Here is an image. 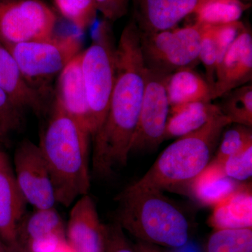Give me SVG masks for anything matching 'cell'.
I'll return each instance as SVG.
<instances>
[{"instance_id":"6da1fadb","label":"cell","mask_w":252,"mask_h":252,"mask_svg":"<svg viewBox=\"0 0 252 252\" xmlns=\"http://www.w3.org/2000/svg\"><path fill=\"white\" fill-rule=\"evenodd\" d=\"M145 72L140 28L132 18L116 47L115 81L105 120L93 137L96 175L107 177L127 163L143 101Z\"/></svg>"},{"instance_id":"7a4b0ae2","label":"cell","mask_w":252,"mask_h":252,"mask_svg":"<svg viewBox=\"0 0 252 252\" xmlns=\"http://www.w3.org/2000/svg\"><path fill=\"white\" fill-rule=\"evenodd\" d=\"M87 131L55 102L39 148L49 170L56 203L70 207L91 187Z\"/></svg>"},{"instance_id":"3957f363","label":"cell","mask_w":252,"mask_h":252,"mask_svg":"<svg viewBox=\"0 0 252 252\" xmlns=\"http://www.w3.org/2000/svg\"><path fill=\"white\" fill-rule=\"evenodd\" d=\"M117 221L141 243L182 248L190 238V225L184 212L161 191L132 190L117 195Z\"/></svg>"},{"instance_id":"277c9868","label":"cell","mask_w":252,"mask_h":252,"mask_svg":"<svg viewBox=\"0 0 252 252\" xmlns=\"http://www.w3.org/2000/svg\"><path fill=\"white\" fill-rule=\"evenodd\" d=\"M230 124V119L220 109L203 127L170 144L145 175L127 187L132 190L162 192L193 180L210 163L221 134Z\"/></svg>"},{"instance_id":"5b68a950","label":"cell","mask_w":252,"mask_h":252,"mask_svg":"<svg viewBox=\"0 0 252 252\" xmlns=\"http://www.w3.org/2000/svg\"><path fill=\"white\" fill-rule=\"evenodd\" d=\"M109 22L105 19L97 23L91 45L81 53L92 137L105 120L115 81L117 45Z\"/></svg>"},{"instance_id":"8992f818","label":"cell","mask_w":252,"mask_h":252,"mask_svg":"<svg viewBox=\"0 0 252 252\" xmlns=\"http://www.w3.org/2000/svg\"><path fill=\"white\" fill-rule=\"evenodd\" d=\"M5 46L23 79L42 96L53 79L82 51L80 36L74 34Z\"/></svg>"},{"instance_id":"52a82bcc","label":"cell","mask_w":252,"mask_h":252,"mask_svg":"<svg viewBox=\"0 0 252 252\" xmlns=\"http://www.w3.org/2000/svg\"><path fill=\"white\" fill-rule=\"evenodd\" d=\"M202 34L203 28L198 23L151 34L141 32L146 67L166 74L193 68L200 62Z\"/></svg>"},{"instance_id":"ba28073f","label":"cell","mask_w":252,"mask_h":252,"mask_svg":"<svg viewBox=\"0 0 252 252\" xmlns=\"http://www.w3.org/2000/svg\"><path fill=\"white\" fill-rule=\"evenodd\" d=\"M56 16L41 0H0V43L15 45L54 36Z\"/></svg>"},{"instance_id":"9c48e42d","label":"cell","mask_w":252,"mask_h":252,"mask_svg":"<svg viewBox=\"0 0 252 252\" xmlns=\"http://www.w3.org/2000/svg\"><path fill=\"white\" fill-rule=\"evenodd\" d=\"M168 75L146 67L143 101L131 144L130 154L154 150L165 140L170 108L166 91Z\"/></svg>"},{"instance_id":"30bf717a","label":"cell","mask_w":252,"mask_h":252,"mask_svg":"<svg viewBox=\"0 0 252 252\" xmlns=\"http://www.w3.org/2000/svg\"><path fill=\"white\" fill-rule=\"evenodd\" d=\"M14 171L18 187L28 204L34 209L55 206L52 182L39 145L30 140L19 144L15 152Z\"/></svg>"},{"instance_id":"8fae6325","label":"cell","mask_w":252,"mask_h":252,"mask_svg":"<svg viewBox=\"0 0 252 252\" xmlns=\"http://www.w3.org/2000/svg\"><path fill=\"white\" fill-rule=\"evenodd\" d=\"M105 225L89 194L74 202L65 228L66 242L73 252H104Z\"/></svg>"},{"instance_id":"7c38bea8","label":"cell","mask_w":252,"mask_h":252,"mask_svg":"<svg viewBox=\"0 0 252 252\" xmlns=\"http://www.w3.org/2000/svg\"><path fill=\"white\" fill-rule=\"evenodd\" d=\"M252 77V34L245 28L217 68L212 100L246 85Z\"/></svg>"},{"instance_id":"4fadbf2b","label":"cell","mask_w":252,"mask_h":252,"mask_svg":"<svg viewBox=\"0 0 252 252\" xmlns=\"http://www.w3.org/2000/svg\"><path fill=\"white\" fill-rule=\"evenodd\" d=\"M27 204L9 159L0 152V238L8 250L17 246V228L26 214Z\"/></svg>"},{"instance_id":"5bb4252c","label":"cell","mask_w":252,"mask_h":252,"mask_svg":"<svg viewBox=\"0 0 252 252\" xmlns=\"http://www.w3.org/2000/svg\"><path fill=\"white\" fill-rule=\"evenodd\" d=\"M135 20L145 34L175 28L184 18L193 14L200 0H131Z\"/></svg>"},{"instance_id":"9a60e30c","label":"cell","mask_w":252,"mask_h":252,"mask_svg":"<svg viewBox=\"0 0 252 252\" xmlns=\"http://www.w3.org/2000/svg\"><path fill=\"white\" fill-rule=\"evenodd\" d=\"M81 53L58 77L56 103L92 137L90 114L81 72Z\"/></svg>"},{"instance_id":"2e32d148","label":"cell","mask_w":252,"mask_h":252,"mask_svg":"<svg viewBox=\"0 0 252 252\" xmlns=\"http://www.w3.org/2000/svg\"><path fill=\"white\" fill-rule=\"evenodd\" d=\"M0 88L21 107L39 113L44 109L43 96L28 85L20 72L14 58L0 43Z\"/></svg>"},{"instance_id":"e0dca14e","label":"cell","mask_w":252,"mask_h":252,"mask_svg":"<svg viewBox=\"0 0 252 252\" xmlns=\"http://www.w3.org/2000/svg\"><path fill=\"white\" fill-rule=\"evenodd\" d=\"M252 197L249 188L238 187L214 206L210 223L215 230L252 228Z\"/></svg>"},{"instance_id":"ac0fdd59","label":"cell","mask_w":252,"mask_h":252,"mask_svg":"<svg viewBox=\"0 0 252 252\" xmlns=\"http://www.w3.org/2000/svg\"><path fill=\"white\" fill-rule=\"evenodd\" d=\"M220 111V106L204 101L170 107L165 140L180 137L198 130Z\"/></svg>"},{"instance_id":"d6986e66","label":"cell","mask_w":252,"mask_h":252,"mask_svg":"<svg viewBox=\"0 0 252 252\" xmlns=\"http://www.w3.org/2000/svg\"><path fill=\"white\" fill-rule=\"evenodd\" d=\"M166 91L170 107L189 102H211L212 90L206 79L193 68H183L167 78Z\"/></svg>"},{"instance_id":"ffe728a7","label":"cell","mask_w":252,"mask_h":252,"mask_svg":"<svg viewBox=\"0 0 252 252\" xmlns=\"http://www.w3.org/2000/svg\"><path fill=\"white\" fill-rule=\"evenodd\" d=\"M65 235V226L63 219L55 207L34 209L25 214L17 228V246L53 235Z\"/></svg>"},{"instance_id":"44dd1931","label":"cell","mask_w":252,"mask_h":252,"mask_svg":"<svg viewBox=\"0 0 252 252\" xmlns=\"http://www.w3.org/2000/svg\"><path fill=\"white\" fill-rule=\"evenodd\" d=\"M234 180L228 178L223 165L215 160L210 162L201 173L192 180V190L198 200L215 206L238 188Z\"/></svg>"},{"instance_id":"7402d4cb","label":"cell","mask_w":252,"mask_h":252,"mask_svg":"<svg viewBox=\"0 0 252 252\" xmlns=\"http://www.w3.org/2000/svg\"><path fill=\"white\" fill-rule=\"evenodd\" d=\"M248 8L240 0H200L193 14L195 23L218 26L240 21Z\"/></svg>"},{"instance_id":"603a6c76","label":"cell","mask_w":252,"mask_h":252,"mask_svg":"<svg viewBox=\"0 0 252 252\" xmlns=\"http://www.w3.org/2000/svg\"><path fill=\"white\" fill-rule=\"evenodd\" d=\"M222 97H224V99L220 108L232 124L252 127V84H246L233 89Z\"/></svg>"},{"instance_id":"cb8c5ba5","label":"cell","mask_w":252,"mask_h":252,"mask_svg":"<svg viewBox=\"0 0 252 252\" xmlns=\"http://www.w3.org/2000/svg\"><path fill=\"white\" fill-rule=\"evenodd\" d=\"M205 252H252V228L215 230Z\"/></svg>"},{"instance_id":"d4e9b609","label":"cell","mask_w":252,"mask_h":252,"mask_svg":"<svg viewBox=\"0 0 252 252\" xmlns=\"http://www.w3.org/2000/svg\"><path fill=\"white\" fill-rule=\"evenodd\" d=\"M61 14L81 31L94 23L96 17L95 0H54Z\"/></svg>"},{"instance_id":"484cf974","label":"cell","mask_w":252,"mask_h":252,"mask_svg":"<svg viewBox=\"0 0 252 252\" xmlns=\"http://www.w3.org/2000/svg\"><path fill=\"white\" fill-rule=\"evenodd\" d=\"M228 127V126H227ZM223 130V136L216 157L213 160L223 164L225 159L243 150L248 144L252 143V127L243 125L233 126Z\"/></svg>"},{"instance_id":"4316f807","label":"cell","mask_w":252,"mask_h":252,"mask_svg":"<svg viewBox=\"0 0 252 252\" xmlns=\"http://www.w3.org/2000/svg\"><path fill=\"white\" fill-rule=\"evenodd\" d=\"M23 109L0 88V138L20 130L23 124Z\"/></svg>"},{"instance_id":"83f0119b","label":"cell","mask_w":252,"mask_h":252,"mask_svg":"<svg viewBox=\"0 0 252 252\" xmlns=\"http://www.w3.org/2000/svg\"><path fill=\"white\" fill-rule=\"evenodd\" d=\"M201 26L203 28V34L199 54V61L203 63L205 67V79L212 91L215 84L217 65V51L214 38L213 26Z\"/></svg>"},{"instance_id":"f1b7e54d","label":"cell","mask_w":252,"mask_h":252,"mask_svg":"<svg viewBox=\"0 0 252 252\" xmlns=\"http://www.w3.org/2000/svg\"><path fill=\"white\" fill-rule=\"evenodd\" d=\"M225 175L234 181H245L252 176V143L225 159L222 164Z\"/></svg>"},{"instance_id":"f546056e","label":"cell","mask_w":252,"mask_h":252,"mask_svg":"<svg viewBox=\"0 0 252 252\" xmlns=\"http://www.w3.org/2000/svg\"><path fill=\"white\" fill-rule=\"evenodd\" d=\"M245 26L240 21L226 24L213 26L214 38L217 51V68L230 46L234 42L240 33L243 31Z\"/></svg>"},{"instance_id":"4dcf8cb0","label":"cell","mask_w":252,"mask_h":252,"mask_svg":"<svg viewBox=\"0 0 252 252\" xmlns=\"http://www.w3.org/2000/svg\"><path fill=\"white\" fill-rule=\"evenodd\" d=\"M104 252H137L126 238L125 232L118 223L105 225Z\"/></svg>"},{"instance_id":"1f68e13d","label":"cell","mask_w":252,"mask_h":252,"mask_svg":"<svg viewBox=\"0 0 252 252\" xmlns=\"http://www.w3.org/2000/svg\"><path fill=\"white\" fill-rule=\"evenodd\" d=\"M131 0H95L96 9L109 22H115L127 14Z\"/></svg>"},{"instance_id":"d6a6232c","label":"cell","mask_w":252,"mask_h":252,"mask_svg":"<svg viewBox=\"0 0 252 252\" xmlns=\"http://www.w3.org/2000/svg\"><path fill=\"white\" fill-rule=\"evenodd\" d=\"M135 249L137 252H161L158 249L154 248V245L141 243V242H139L138 245Z\"/></svg>"},{"instance_id":"836d02e7","label":"cell","mask_w":252,"mask_h":252,"mask_svg":"<svg viewBox=\"0 0 252 252\" xmlns=\"http://www.w3.org/2000/svg\"><path fill=\"white\" fill-rule=\"evenodd\" d=\"M67 245H66V246H67ZM65 247H64V248L61 249V250H60L59 251H58L57 252H67V251H66ZM8 252H26L23 251V250H21V249L17 248L16 249H15V250H10V251H9V250H8Z\"/></svg>"},{"instance_id":"e575fe53","label":"cell","mask_w":252,"mask_h":252,"mask_svg":"<svg viewBox=\"0 0 252 252\" xmlns=\"http://www.w3.org/2000/svg\"><path fill=\"white\" fill-rule=\"evenodd\" d=\"M0 252H6L4 246H3L2 243H1V241H0Z\"/></svg>"}]
</instances>
